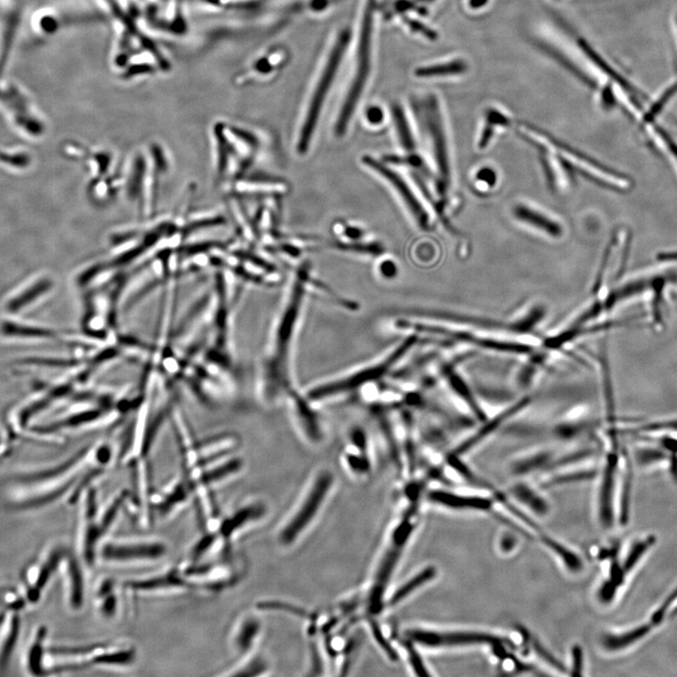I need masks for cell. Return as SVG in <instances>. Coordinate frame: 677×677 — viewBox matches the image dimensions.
<instances>
[{"instance_id": "cell-1", "label": "cell", "mask_w": 677, "mask_h": 677, "mask_svg": "<svg viewBox=\"0 0 677 677\" xmlns=\"http://www.w3.org/2000/svg\"><path fill=\"white\" fill-rule=\"evenodd\" d=\"M308 272L301 269L290 296L271 333L260 373V393L267 403H275L285 397L293 388L291 352L298 331L306 292Z\"/></svg>"}, {"instance_id": "cell-2", "label": "cell", "mask_w": 677, "mask_h": 677, "mask_svg": "<svg viewBox=\"0 0 677 677\" xmlns=\"http://www.w3.org/2000/svg\"><path fill=\"white\" fill-rule=\"evenodd\" d=\"M658 544V537L655 533L642 531L625 541H617L600 549L599 561L608 563L607 577L600 585L597 595L602 604H612L634 581Z\"/></svg>"}, {"instance_id": "cell-3", "label": "cell", "mask_w": 677, "mask_h": 677, "mask_svg": "<svg viewBox=\"0 0 677 677\" xmlns=\"http://www.w3.org/2000/svg\"><path fill=\"white\" fill-rule=\"evenodd\" d=\"M603 467L599 493L600 524L607 530L625 527L632 509L633 462L612 439Z\"/></svg>"}, {"instance_id": "cell-4", "label": "cell", "mask_w": 677, "mask_h": 677, "mask_svg": "<svg viewBox=\"0 0 677 677\" xmlns=\"http://www.w3.org/2000/svg\"><path fill=\"white\" fill-rule=\"evenodd\" d=\"M676 620L677 582L637 620L603 636L602 647L612 654L633 652L647 645Z\"/></svg>"}, {"instance_id": "cell-5", "label": "cell", "mask_w": 677, "mask_h": 677, "mask_svg": "<svg viewBox=\"0 0 677 677\" xmlns=\"http://www.w3.org/2000/svg\"><path fill=\"white\" fill-rule=\"evenodd\" d=\"M416 340L417 336L410 335L375 362L341 377L313 386L307 390L306 397L311 403L326 402L379 382L399 364L401 360L412 348Z\"/></svg>"}, {"instance_id": "cell-6", "label": "cell", "mask_w": 677, "mask_h": 677, "mask_svg": "<svg viewBox=\"0 0 677 677\" xmlns=\"http://www.w3.org/2000/svg\"><path fill=\"white\" fill-rule=\"evenodd\" d=\"M375 0H367L365 8L364 19H362V32L359 51H357V63L356 76L353 82L350 86L348 93L340 111L335 124L337 137L344 135L348 127L349 122L353 116L360 96L364 91L365 84L367 82L371 66V41L373 32V14H374Z\"/></svg>"}, {"instance_id": "cell-7", "label": "cell", "mask_w": 677, "mask_h": 677, "mask_svg": "<svg viewBox=\"0 0 677 677\" xmlns=\"http://www.w3.org/2000/svg\"><path fill=\"white\" fill-rule=\"evenodd\" d=\"M350 40H351V32H350L349 30H344L340 33L338 39H337L333 48H332L328 63L324 66V70L322 73L318 87H316L313 98H311L310 107H309L308 112H307L305 121H304L302 125V130H301L300 137H298L296 149H298V152L300 155L306 153L309 147H310L314 130H315L319 117H320L322 107H323L324 102L326 100V97L328 96L332 82H333L334 78H335L337 71H338L340 65H341L342 58H344V52H346L347 47H348Z\"/></svg>"}, {"instance_id": "cell-8", "label": "cell", "mask_w": 677, "mask_h": 677, "mask_svg": "<svg viewBox=\"0 0 677 677\" xmlns=\"http://www.w3.org/2000/svg\"><path fill=\"white\" fill-rule=\"evenodd\" d=\"M424 124L428 130L432 157L438 175V189L441 195L448 192L453 180L451 150L438 99L429 96L423 104Z\"/></svg>"}, {"instance_id": "cell-9", "label": "cell", "mask_w": 677, "mask_h": 677, "mask_svg": "<svg viewBox=\"0 0 677 677\" xmlns=\"http://www.w3.org/2000/svg\"><path fill=\"white\" fill-rule=\"evenodd\" d=\"M518 131L523 137L530 142L535 143L544 151L555 153L564 162L573 166L574 168H579L582 173H586L590 177L597 179L599 182L604 184V185L617 189H625L630 186V181L625 176L617 175L613 171L601 167L594 161L584 157L581 153L575 152V151L554 142L553 140L549 139L536 130L531 129L528 126H520L518 127Z\"/></svg>"}, {"instance_id": "cell-10", "label": "cell", "mask_w": 677, "mask_h": 677, "mask_svg": "<svg viewBox=\"0 0 677 677\" xmlns=\"http://www.w3.org/2000/svg\"><path fill=\"white\" fill-rule=\"evenodd\" d=\"M167 546L155 539H104L98 551V559L107 564H133L153 563L167 553Z\"/></svg>"}, {"instance_id": "cell-11", "label": "cell", "mask_w": 677, "mask_h": 677, "mask_svg": "<svg viewBox=\"0 0 677 677\" xmlns=\"http://www.w3.org/2000/svg\"><path fill=\"white\" fill-rule=\"evenodd\" d=\"M98 504L94 492L86 494L84 504L81 505L80 524L78 527V548L84 564L91 568L98 559V551L104 540L99 524Z\"/></svg>"}, {"instance_id": "cell-12", "label": "cell", "mask_w": 677, "mask_h": 677, "mask_svg": "<svg viewBox=\"0 0 677 677\" xmlns=\"http://www.w3.org/2000/svg\"><path fill=\"white\" fill-rule=\"evenodd\" d=\"M332 485H333V475L331 472L323 471L318 475L311 485L310 492L304 500L302 507L282 531L280 535L282 543L287 545L292 543L300 535L301 531L305 530L307 525L313 520L314 515L318 512Z\"/></svg>"}, {"instance_id": "cell-13", "label": "cell", "mask_w": 677, "mask_h": 677, "mask_svg": "<svg viewBox=\"0 0 677 677\" xmlns=\"http://www.w3.org/2000/svg\"><path fill=\"white\" fill-rule=\"evenodd\" d=\"M66 551L63 546H54L25 569L23 575L24 590L22 592L29 604L39 601L54 575L60 568Z\"/></svg>"}, {"instance_id": "cell-14", "label": "cell", "mask_w": 677, "mask_h": 677, "mask_svg": "<svg viewBox=\"0 0 677 677\" xmlns=\"http://www.w3.org/2000/svg\"><path fill=\"white\" fill-rule=\"evenodd\" d=\"M364 163L368 168L377 173L378 175L385 178L388 183L395 188L396 192L399 194L403 203L408 207V211L412 214L413 218L415 219L421 228L424 230L430 228L431 218L428 209L423 206L417 195L414 193L408 183H406L402 176L371 157H364Z\"/></svg>"}, {"instance_id": "cell-15", "label": "cell", "mask_w": 677, "mask_h": 677, "mask_svg": "<svg viewBox=\"0 0 677 677\" xmlns=\"http://www.w3.org/2000/svg\"><path fill=\"white\" fill-rule=\"evenodd\" d=\"M287 399L289 410L292 415L296 429L302 436L304 441L310 444H320L324 434L318 414L313 410L311 403L305 395L292 389L285 396Z\"/></svg>"}, {"instance_id": "cell-16", "label": "cell", "mask_w": 677, "mask_h": 677, "mask_svg": "<svg viewBox=\"0 0 677 677\" xmlns=\"http://www.w3.org/2000/svg\"><path fill=\"white\" fill-rule=\"evenodd\" d=\"M408 636L413 642L429 647L466 645H491L499 646L508 643L500 637L484 633L457 632L439 633L434 631L412 630L408 631Z\"/></svg>"}, {"instance_id": "cell-17", "label": "cell", "mask_w": 677, "mask_h": 677, "mask_svg": "<svg viewBox=\"0 0 677 677\" xmlns=\"http://www.w3.org/2000/svg\"><path fill=\"white\" fill-rule=\"evenodd\" d=\"M60 570L63 571L65 577L66 597L69 606L71 609L79 610L82 607L84 595H85L82 566L76 559V556L67 551L61 563Z\"/></svg>"}, {"instance_id": "cell-18", "label": "cell", "mask_w": 677, "mask_h": 677, "mask_svg": "<svg viewBox=\"0 0 677 677\" xmlns=\"http://www.w3.org/2000/svg\"><path fill=\"white\" fill-rule=\"evenodd\" d=\"M369 439L364 429L354 428L349 432L344 447V461L353 472L364 474L370 467Z\"/></svg>"}, {"instance_id": "cell-19", "label": "cell", "mask_w": 677, "mask_h": 677, "mask_svg": "<svg viewBox=\"0 0 677 677\" xmlns=\"http://www.w3.org/2000/svg\"><path fill=\"white\" fill-rule=\"evenodd\" d=\"M47 628L45 625L36 628L30 636L24 656V666L33 676H47Z\"/></svg>"}, {"instance_id": "cell-20", "label": "cell", "mask_w": 677, "mask_h": 677, "mask_svg": "<svg viewBox=\"0 0 677 677\" xmlns=\"http://www.w3.org/2000/svg\"><path fill=\"white\" fill-rule=\"evenodd\" d=\"M513 214L518 221L544 232L548 236L559 238L563 236L564 229L562 224L537 207L527 203H520L513 208Z\"/></svg>"}, {"instance_id": "cell-21", "label": "cell", "mask_w": 677, "mask_h": 677, "mask_svg": "<svg viewBox=\"0 0 677 677\" xmlns=\"http://www.w3.org/2000/svg\"><path fill=\"white\" fill-rule=\"evenodd\" d=\"M20 628L19 612L9 610L6 621L0 628V672L5 671L11 661L19 638Z\"/></svg>"}, {"instance_id": "cell-22", "label": "cell", "mask_w": 677, "mask_h": 677, "mask_svg": "<svg viewBox=\"0 0 677 677\" xmlns=\"http://www.w3.org/2000/svg\"><path fill=\"white\" fill-rule=\"evenodd\" d=\"M432 502L454 509H474L489 511L492 502L489 499L478 497H465L444 491H433L429 494Z\"/></svg>"}, {"instance_id": "cell-23", "label": "cell", "mask_w": 677, "mask_h": 677, "mask_svg": "<svg viewBox=\"0 0 677 677\" xmlns=\"http://www.w3.org/2000/svg\"><path fill=\"white\" fill-rule=\"evenodd\" d=\"M543 163L551 188L558 192L566 190L568 186V171L563 164V160L555 153L543 151Z\"/></svg>"}, {"instance_id": "cell-24", "label": "cell", "mask_w": 677, "mask_h": 677, "mask_svg": "<svg viewBox=\"0 0 677 677\" xmlns=\"http://www.w3.org/2000/svg\"><path fill=\"white\" fill-rule=\"evenodd\" d=\"M263 511L264 509L258 505L244 507L236 511V513H232L231 517L226 518L221 523V527H219V535L225 539L231 538L237 531L243 528V526L260 518L264 513Z\"/></svg>"}, {"instance_id": "cell-25", "label": "cell", "mask_w": 677, "mask_h": 677, "mask_svg": "<svg viewBox=\"0 0 677 677\" xmlns=\"http://www.w3.org/2000/svg\"><path fill=\"white\" fill-rule=\"evenodd\" d=\"M114 587L112 579H104L96 588L97 610L104 618H112L117 612L118 600L115 594Z\"/></svg>"}, {"instance_id": "cell-26", "label": "cell", "mask_w": 677, "mask_h": 677, "mask_svg": "<svg viewBox=\"0 0 677 677\" xmlns=\"http://www.w3.org/2000/svg\"><path fill=\"white\" fill-rule=\"evenodd\" d=\"M510 121L502 112L490 109L487 113V124L480 135L478 140L477 146L480 150L487 149L491 144L492 140L496 137V129H507L509 126Z\"/></svg>"}, {"instance_id": "cell-27", "label": "cell", "mask_w": 677, "mask_h": 677, "mask_svg": "<svg viewBox=\"0 0 677 677\" xmlns=\"http://www.w3.org/2000/svg\"><path fill=\"white\" fill-rule=\"evenodd\" d=\"M392 117L395 121L396 132L399 137L401 145L408 152H414L416 149L415 139H414L410 125L406 119L405 112L399 104L392 107Z\"/></svg>"}, {"instance_id": "cell-28", "label": "cell", "mask_w": 677, "mask_h": 677, "mask_svg": "<svg viewBox=\"0 0 677 677\" xmlns=\"http://www.w3.org/2000/svg\"><path fill=\"white\" fill-rule=\"evenodd\" d=\"M467 65L462 60L450 61L447 63H441L421 67L416 70V76L419 78H436V76H446L453 75H460L467 71Z\"/></svg>"}, {"instance_id": "cell-29", "label": "cell", "mask_w": 677, "mask_h": 677, "mask_svg": "<svg viewBox=\"0 0 677 677\" xmlns=\"http://www.w3.org/2000/svg\"><path fill=\"white\" fill-rule=\"evenodd\" d=\"M436 569L434 567H428V568L424 569L421 573L416 575L415 577H412L410 581L406 582L405 584L402 585L399 589L397 590L393 595L392 599H390V604L395 605L403 599H405L406 597H408L411 592L416 591L419 587L423 586L426 582L430 581L432 579H434L436 576Z\"/></svg>"}, {"instance_id": "cell-30", "label": "cell", "mask_w": 677, "mask_h": 677, "mask_svg": "<svg viewBox=\"0 0 677 677\" xmlns=\"http://www.w3.org/2000/svg\"><path fill=\"white\" fill-rule=\"evenodd\" d=\"M259 632V623L254 619H247L242 623L234 636V645L239 653L247 652L254 643Z\"/></svg>"}, {"instance_id": "cell-31", "label": "cell", "mask_w": 677, "mask_h": 677, "mask_svg": "<svg viewBox=\"0 0 677 677\" xmlns=\"http://www.w3.org/2000/svg\"><path fill=\"white\" fill-rule=\"evenodd\" d=\"M49 287L50 283L47 280H41L39 282H36L32 287L27 288L21 295L12 298L8 304V310L12 311V313H16L24 307L29 305L36 298H39L43 293L47 292Z\"/></svg>"}, {"instance_id": "cell-32", "label": "cell", "mask_w": 677, "mask_h": 677, "mask_svg": "<svg viewBox=\"0 0 677 677\" xmlns=\"http://www.w3.org/2000/svg\"><path fill=\"white\" fill-rule=\"evenodd\" d=\"M513 492L515 497H517L518 500H520L521 502L524 503L525 505H527L530 509L537 513V515H544L548 513V503L542 499L540 496L536 494L535 491H533V490L529 489V487H526V485H517V487L513 489Z\"/></svg>"}, {"instance_id": "cell-33", "label": "cell", "mask_w": 677, "mask_h": 677, "mask_svg": "<svg viewBox=\"0 0 677 677\" xmlns=\"http://www.w3.org/2000/svg\"><path fill=\"white\" fill-rule=\"evenodd\" d=\"M543 542L551 551L558 554L559 558L563 559L564 563L566 564L567 568L574 572L581 570L582 568L581 559L573 551H569L566 546L561 545L558 542L554 541L553 539L549 538L548 536H544Z\"/></svg>"}, {"instance_id": "cell-34", "label": "cell", "mask_w": 677, "mask_h": 677, "mask_svg": "<svg viewBox=\"0 0 677 677\" xmlns=\"http://www.w3.org/2000/svg\"><path fill=\"white\" fill-rule=\"evenodd\" d=\"M1 331L4 334L9 336L34 337V338L54 336L52 332L47 331V329L21 326V324L10 323V322L2 324Z\"/></svg>"}, {"instance_id": "cell-35", "label": "cell", "mask_w": 677, "mask_h": 677, "mask_svg": "<svg viewBox=\"0 0 677 677\" xmlns=\"http://www.w3.org/2000/svg\"><path fill=\"white\" fill-rule=\"evenodd\" d=\"M595 475H597V471H595L577 472V474L555 478V479H553V481L551 482V484L548 482V485H562L566 484V482L585 481V480L592 479V478H594Z\"/></svg>"}, {"instance_id": "cell-36", "label": "cell", "mask_w": 677, "mask_h": 677, "mask_svg": "<svg viewBox=\"0 0 677 677\" xmlns=\"http://www.w3.org/2000/svg\"><path fill=\"white\" fill-rule=\"evenodd\" d=\"M572 661H573L572 676H581L582 670H584V652H582L581 646L575 645L572 648Z\"/></svg>"}, {"instance_id": "cell-37", "label": "cell", "mask_w": 677, "mask_h": 677, "mask_svg": "<svg viewBox=\"0 0 677 677\" xmlns=\"http://www.w3.org/2000/svg\"><path fill=\"white\" fill-rule=\"evenodd\" d=\"M265 670L264 663L260 661H252L249 665L244 667L242 670L237 671L236 673L232 674L234 676H252L262 674Z\"/></svg>"}, {"instance_id": "cell-38", "label": "cell", "mask_w": 677, "mask_h": 677, "mask_svg": "<svg viewBox=\"0 0 677 677\" xmlns=\"http://www.w3.org/2000/svg\"><path fill=\"white\" fill-rule=\"evenodd\" d=\"M533 648L535 649L536 652L539 654V656H540L541 658H543L544 661H546L548 663H551V665L555 667V668H558L559 670L566 671V668H564V667L562 665V664L559 663V661L554 658V656H551L545 648H543V646H541L540 643H539L537 641L533 640Z\"/></svg>"}, {"instance_id": "cell-39", "label": "cell", "mask_w": 677, "mask_h": 677, "mask_svg": "<svg viewBox=\"0 0 677 677\" xmlns=\"http://www.w3.org/2000/svg\"><path fill=\"white\" fill-rule=\"evenodd\" d=\"M410 654V663L411 664H412L414 670L416 671V673H417L418 676H429L428 672L426 671V668L425 667H424L423 664V661H421V658H420V656H419V654L416 652V651L414 650V649H411Z\"/></svg>"}, {"instance_id": "cell-40", "label": "cell", "mask_w": 677, "mask_h": 677, "mask_svg": "<svg viewBox=\"0 0 677 677\" xmlns=\"http://www.w3.org/2000/svg\"><path fill=\"white\" fill-rule=\"evenodd\" d=\"M408 25H410L411 29L415 30V32H420L421 34L425 36V37L428 38V39L430 40L436 39V36H438L436 35V33L434 32L433 30L428 29V27H426V25L421 24V23L419 21H416V20L408 19Z\"/></svg>"}, {"instance_id": "cell-41", "label": "cell", "mask_w": 677, "mask_h": 677, "mask_svg": "<svg viewBox=\"0 0 677 677\" xmlns=\"http://www.w3.org/2000/svg\"><path fill=\"white\" fill-rule=\"evenodd\" d=\"M366 118L368 122H371L373 124H380L384 118V114L381 109L378 107H372L368 109L366 112Z\"/></svg>"}, {"instance_id": "cell-42", "label": "cell", "mask_w": 677, "mask_h": 677, "mask_svg": "<svg viewBox=\"0 0 677 677\" xmlns=\"http://www.w3.org/2000/svg\"><path fill=\"white\" fill-rule=\"evenodd\" d=\"M380 273L386 278H392L397 275V267L392 260H386L380 265Z\"/></svg>"}, {"instance_id": "cell-43", "label": "cell", "mask_w": 677, "mask_h": 677, "mask_svg": "<svg viewBox=\"0 0 677 677\" xmlns=\"http://www.w3.org/2000/svg\"><path fill=\"white\" fill-rule=\"evenodd\" d=\"M478 182H481L482 184H487L489 186L494 185L496 183V175L494 171L489 170V168H482L478 173L477 176Z\"/></svg>"}, {"instance_id": "cell-44", "label": "cell", "mask_w": 677, "mask_h": 677, "mask_svg": "<svg viewBox=\"0 0 677 677\" xmlns=\"http://www.w3.org/2000/svg\"><path fill=\"white\" fill-rule=\"evenodd\" d=\"M373 631H374L375 639H377L378 643H379V645H381L383 648L385 647L388 655L392 656V658H395V653L393 652L392 647H390L389 645H388L387 642H386L385 638L383 637V635L381 634V631L378 630L377 627H374V628H373Z\"/></svg>"}, {"instance_id": "cell-45", "label": "cell", "mask_w": 677, "mask_h": 677, "mask_svg": "<svg viewBox=\"0 0 677 677\" xmlns=\"http://www.w3.org/2000/svg\"><path fill=\"white\" fill-rule=\"evenodd\" d=\"M660 262H677V252H661L658 255Z\"/></svg>"}, {"instance_id": "cell-46", "label": "cell", "mask_w": 677, "mask_h": 677, "mask_svg": "<svg viewBox=\"0 0 677 677\" xmlns=\"http://www.w3.org/2000/svg\"><path fill=\"white\" fill-rule=\"evenodd\" d=\"M515 545V539H513V536H510V535H507L505 536V537H503L502 540V543H500V546H502V548L503 551H512Z\"/></svg>"}, {"instance_id": "cell-47", "label": "cell", "mask_w": 677, "mask_h": 677, "mask_svg": "<svg viewBox=\"0 0 677 677\" xmlns=\"http://www.w3.org/2000/svg\"><path fill=\"white\" fill-rule=\"evenodd\" d=\"M487 2L489 0H469V6L472 9H480V8L484 7Z\"/></svg>"}, {"instance_id": "cell-48", "label": "cell", "mask_w": 677, "mask_h": 677, "mask_svg": "<svg viewBox=\"0 0 677 677\" xmlns=\"http://www.w3.org/2000/svg\"><path fill=\"white\" fill-rule=\"evenodd\" d=\"M324 6V0H316L314 1L313 8L315 9H322Z\"/></svg>"}, {"instance_id": "cell-49", "label": "cell", "mask_w": 677, "mask_h": 677, "mask_svg": "<svg viewBox=\"0 0 677 677\" xmlns=\"http://www.w3.org/2000/svg\"><path fill=\"white\" fill-rule=\"evenodd\" d=\"M418 1H420V2H426V3H428V2L434 1V0H418Z\"/></svg>"}]
</instances>
